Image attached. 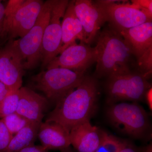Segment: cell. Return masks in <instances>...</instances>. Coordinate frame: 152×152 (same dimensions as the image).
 <instances>
[{"label":"cell","instance_id":"cell-6","mask_svg":"<svg viewBox=\"0 0 152 152\" xmlns=\"http://www.w3.org/2000/svg\"><path fill=\"white\" fill-rule=\"evenodd\" d=\"M107 102L110 104L122 101L137 102L145 97L151 85L148 78L139 72L110 76L107 78Z\"/></svg>","mask_w":152,"mask_h":152},{"label":"cell","instance_id":"cell-8","mask_svg":"<svg viewBox=\"0 0 152 152\" xmlns=\"http://www.w3.org/2000/svg\"><path fill=\"white\" fill-rule=\"evenodd\" d=\"M44 3L41 0L25 1L15 13L5 17L0 39L14 40L26 35L35 24Z\"/></svg>","mask_w":152,"mask_h":152},{"label":"cell","instance_id":"cell-24","mask_svg":"<svg viewBox=\"0 0 152 152\" xmlns=\"http://www.w3.org/2000/svg\"><path fill=\"white\" fill-rule=\"evenodd\" d=\"M24 0H10L5 7V17L9 16L15 13L21 7Z\"/></svg>","mask_w":152,"mask_h":152},{"label":"cell","instance_id":"cell-2","mask_svg":"<svg viewBox=\"0 0 152 152\" xmlns=\"http://www.w3.org/2000/svg\"><path fill=\"white\" fill-rule=\"evenodd\" d=\"M96 40V65L94 77L107 78L133 72L132 68L137 66L133 60L134 56L118 32L108 26L100 32Z\"/></svg>","mask_w":152,"mask_h":152},{"label":"cell","instance_id":"cell-1","mask_svg":"<svg viewBox=\"0 0 152 152\" xmlns=\"http://www.w3.org/2000/svg\"><path fill=\"white\" fill-rule=\"evenodd\" d=\"M99 83L94 76L86 75L81 83L56 104L45 122H53L68 132L74 127L90 121L96 109Z\"/></svg>","mask_w":152,"mask_h":152},{"label":"cell","instance_id":"cell-12","mask_svg":"<svg viewBox=\"0 0 152 152\" xmlns=\"http://www.w3.org/2000/svg\"><path fill=\"white\" fill-rule=\"evenodd\" d=\"M75 10L84 31L86 43L90 45L96 40L106 22L103 11L96 1L91 0L75 1Z\"/></svg>","mask_w":152,"mask_h":152},{"label":"cell","instance_id":"cell-5","mask_svg":"<svg viewBox=\"0 0 152 152\" xmlns=\"http://www.w3.org/2000/svg\"><path fill=\"white\" fill-rule=\"evenodd\" d=\"M54 0H48L43 5L35 24L23 37L14 42L22 59L24 69H32L41 62L44 32L48 24Z\"/></svg>","mask_w":152,"mask_h":152},{"label":"cell","instance_id":"cell-22","mask_svg":"<svg viewBox=\"0 0 152 152\" xmlns=\"http://www.w3.org/2000/svg\"><path fill=\"white\" fill-rule=\"evenodd\" d=\"M136 65L138 72L149 78L152 71V47L137 60Z\"/></svg>","mask_w":152,"mask_h":152},{"label":"cell","instance_id":"cell-7","mask_svg":"<svg viewBox=\"0 0 152 152\" xmlns=\"http://www.w3.org/2000/svg\"><path fill=\"white\" fill-rule=\"evenodd\" d=\"M103 11L109 26L120 32L147 22H152V14L129 3L104 2L97 1Z\"/></svg>","mask_w":152,"mask_h":152},{"label":"cell","instance_id":"cell-28","mask_svg":"<svg viewBox=\"0 0 152 152\" xmlns=\"http://www.w3.org/2000/svg\"><path fill=\"white\" fill-rule=\"evenodd\" d=\"M118 152H137V151L133 145L126 141L124 145Z\"/></svg>","mask_w":152,"mask_h":152},{"label":"cell","instance_id":"cell-26","mask_svg":"<svg viewBox=\"0 0 152 152\" xmlns=\"http://www.w3.org/2000/svg\"><path fill=\"white\" fill-rule=\"evenodd\" d=\"M18 152H48L42 145H33L26 147Z\"/></svg>","mask_w":152,"mask_h":152},{"label":"cell","instance_id":"cell-21","mask_svg":"<svg viewBox=\"0 0 152 152\" xmlns=\"http://www.w3.org/2000/svg\"><path fill=\"white\" fill-rule=\"evenodd\" d=\"M2 119L9 132L13 135L31 121L17 113H14L4 117Z\"/></svg>","mask_w":152,"mask_h":152},{"label":"cell","instance_id":"cell-29","mask_svg":"<svg viewBox=\"0 0 152 152\" xmlns=\"http://www.w3.org/2000/svg\"><path fill=\"white\" fill-rule=\"evenodd\" d=\"M5 7L3 4L0 2V36L2 31L4 19Z\"/></svg>","mask_w":152,"mask_h":152},{"label":"cell","instance_id":"cell-31","mask_svg":"<svg viewBox=\"0 0 152 152\" xmlns=\"http://www.w3.org/2000/svg\"><path fill=\"white\" fill-rule=\"evenodd\" d=\"M141 152H152V144H150L144 147L142 149Z\"/></svg>","mask_w":152,"mask_h":152},{"label":"cell","instance_id":"cell-4","mask_svg":"<svg viewBox=\"0 0 152 152\" xmlns=\"http://www.w3.org/2000/svg\"><path fill=\"white\" fill-rule=\"evenodd\" d=\"M107 115L117 129L134 138L144 137L150 128L148 113L136 102L112 104L107 109Z\"/></svg>","mask_w":152,"mask_h":152},{"label":"cell","instance_id":"cell-19","mask_svg":"<svg viewBox=\"0 0 152 152\" xmlns=\"http://www.w3.org/2000/svg\"><path fill=\"white\" fill-rule=\"evenodd\" d=\"M20 99V91H11L0 105V118L16 113Z\"/></svg>","mask_w":152,"mask_h":152},{"label":"cell","instance_id":"cell-25","mask_svg":"<svg viewBox=\"0 0 152 152\" xmlns=\"http://www.w3.org/2000/svg\"><path fill=\"white\" fill-rule=\"evenodd\" d=\"M131 1L132 4L138 6L141 9L152 13V0H134Z\"/></svg>","mask_w":152,"mask_h":152},{"label":"cell","instance_id":"cell-14","mask_svg":"<svg viewBox=\"0 0 152 152\" xmlns=\"http://www.w3.org/2000/svg\"><path fill=\"white\" fill-rule=\"evenodd\" d=\"M105 132L93 126L90 121L77 125L69 132L71 145L78 152H95Z\"/></svg>","mask_w":152,"mask_h":152},{"label":"cell","instance_id":"cell-20","mask_svg":"<svg viewBox=\"0 0 152 152\" xmlns=\"http://www.w3.org/2000/svg\"><path fill=\"white\" fill-rule=\"evenodd\" d=\"M125 142L105 132L95 152H118L124 145Z\"/></svg>","mask_w":152,"mask_h":152},{"label":"cell","instance_id":"cell-27","mask_svg":"<svg viewBox=\"0 0 152 152\" xmlns=\"http://www.w3.org/2000/svg\"><path fill=\"white\" fill-rule=\"evenodd\" d=\"M11 91L8 87L0 81V105Z\"/></svg>","mask_w":152,"mask_h":152},{"label":"cell","instance_id":"cell-3","mask_svg":"<svg viewBox=\"0 0 152 152\" xmlns=\"http://www.w3.org/2000/svg\"><path fill=\"white\" fill-rule=\"evenodd\" d=\"M86 75V72L52 68L32 76L30 84L31 88L44 93L49 102L56 104L77 88Z\"/></svg>","mask_w":152,"mask_h":152},{"label":"cell","instance_id":"cell-32","mask_svg":"<svg viewBox=\"0 0 152 152\" xmlns=\"http://www.w3.org/2000/svg\"><path fill=\"white\" fill-rule=\"evenodd\" d=\"M60 151L61 152H75L72 149L70 146L65 148L63 149L60 150Z\"/></svg>","mask_w":152,"mask_h":152},{"label":"cell","instance_id":"cell-9","mask_svg":"<svg viewBox=\"0 0 152 152\" xmlns=\"http://www.w3.org/2000/svg\"><path fill=\"white\" fill-rule=\"evenodd\" d=\"M68 0H54L48 24L44 32L41 62L46 67L52 60L60 54L62 45L61 19L63 18L67 7Z\"/></svg>","mask_w":152,"mask_h":152},{"label":"cell","instance_id":"cell-30","mask_svg":"<svg viewBox=\"0 0 152 152\" xmlns=\"http://www.w3.org/2000/svg\"><path fill=\"white\" fill-rule=\"evenodd\" d=\"M146 100L150 110H152V88L151 87L148 90L145 95Z\"/></svg>","mask_w":152,"mask_h":152},{"label":"cell","instance_id":"cell-17","mask_svg":"<svg viewBox=\"0 0 152 152\" xmlns=\"http://www.w3.org/2000/svg\"><path fill=\"white\" fill-rule=\"evenodd\" d=\"M119 33L129 44L136 60L152 47V22H147Z\"/></svg>","mask_w":152,"mask_h":152},{"label":"cell","instance_id":"cell-18","mask_svg":"<svg viewBox=\"0 0 152 152\" xmlns=\"http://www.w3.org/2000/svg\"><path fill=\"white\" fill-rule=\"evenodd\" d=\"M41 123L34 122L29 123L13 136L8 147L4 152H18L34 145Z\"/></svg>","mask_w":152,"mask_h":152},{"label":"cell","instance_id":"cell-13","mask_svg":"<svg viewBox=\"0 0 152 152\" xmlns=\"http://www.w3.org/2000/svg\"><path fill=\"white\" fill-rule=\"evenodd\" d=\"M16 113L30 121L41 123L48 108L49 101L28 87H21Z\"/></svg>","mask_w":152,"mask_h":152},{"label":"cell","instance_id":"cell-15","mask_svg":"<svg viewBox=\"0 0 152 152\" xmlns=\"http://www.w3.org/2000/svg\"><path fill=\"white\" fill-rule=\"evenodd\" d=\"M45 149L61 150L70 146L69 132L61 125L53 122H42L38 137Z\"/></svg>","mask_w":152,"mask_h":152},{"label":"cell","instance_id":"cell-10","mask_svg":"<svg viewBox=\"0 0 152 152\" xmlns=\"http://www.w3.org/2000/svg\"><path fill=\"white\" fill-rule=\"evenodd\" d=\"M96 53L95 47L80 42L72 44L52 60L47 69L62 68L78 72H86L96 63Z\"/></svg>","mask_w":152,"mask_h":152},{"label":"cell","instance_id":"cell-11","mask_svg":"<svg viewBox=\"0 0 152 152\" xmlns=\"http://www.w3.org/2000/svg\"><path fill=\"white\" fill-rule=\"evenodd\" d=\"M22 59L14 40L0 49V81L12 91L21 88L23 75Z\"/></svg>","mask_w":152,"mask_h":152},{"label":"cell","instance_id":"cell-16","mask_svg":"<svg viewBox=\"0 0 152 152\" xmlns=\"http://www.w3.org/2000/svg\"><path fill=\"white\" fill-rule=\"evenodd\" d=\"M75 1H69L63 16L61 22L62 45L60 53L75 43L76 40L86 43L84 31L75 12Z\"/></svg>","mask_w":152,"mask_h":152},{"label":"cell","instance_id":"cell-23","mask_svg":"<svg viewBox=\"0 0 152 152\" xmlns=\"http://www.w3.org/2000/svg\"><path fill=\"white\" fill-rule=\"evenodd\" d=\"M13 135L9 132L2 119L0 120V152H4L8 147Z\"/></svg>","mask_w":152,"mask_h":152},{"label":"cell","instance_id":"cell-33","mask_svg":"<svg viewBox=\"0 0 152 152\" xmlns=\"http://www.w3.org/2000/svg\"><path fill=\"white\" fill-rule=\"evenodd\" d=\"M1 1H0V2H1Z\"/></svg>","mask_w":152,"mask_h":152}]
</instances>
